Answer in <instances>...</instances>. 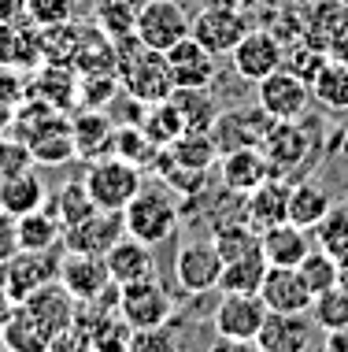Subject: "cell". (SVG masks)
I'll list each match as a JSON object with an SVG mask.
<instances>
[{
  "label": "cell",
  "mask_w": 348,
  "mask_h": 352,
  "mask_svg": "<svg viewBox=\"0 0 348 352\" xmlns=\"http://www.w3.org/2000/svg\"><path fill=\"white\" fill-rule=\"evenodd\" d=\"M26 97L52 104L56 111H67L78 104V71L63 63H41L26 82Z\"/></svg>",
  "instance_id": "603a6c76"
},
{
  "label": "cell",
  "mask_w": 348,
  "mask_h": 352,
  "mask_svg": "<svg viewBox=\"0 0 348 352\" xmlns=\"http://www.w3.org/2000/svg\"><path fill=\"white\" fill-rule=\"evenodd\" d=\"M141 4H145V0H97V8H93V23H97L111 41L130 37V34H137Z\"/></svg>",
  "instance_id": "74e56055"
},
{
  "label": "cell",
  "mask_w": 348,
  "mask_h": 352,
  "mask_svg": "<svg viewBox=\"0 0 348 352\" xmlns=\"http://www.w3.org/2000/svg\"><path fill=\"white\" fill-rule=\"evenodd\" d=\"M193 15L178 0H145L137 15V37L156 52H167L182 37H189Z\"/></svg>",
  "instance_id": "9c48e42d"
},
{
  "label": "cell",
  "mask_w": 348,
  "mask_h": 352,
  "mask_svg": "<svg viewBox=\"0 0 348 352\" xmlns=\"http://www.w3.org/2000/svg\"><path fill=\"white\" fill-rule=\"evenodd\" d=\"M119 311L134 330L163 327V322H171V316H174V300L152 274V278L119 285Z\"/></svg>",
  "instance_id": "52a82bcc"
},
{
  "label": "cell",
  "mask_w": 348,
  "mask_h": 352,
  "mask_svg": "<svg viewBox=\"0 0 348 352\" xmlns=\"http://www.w3.org/2000/svg\"><path fill=\"white\" fill-rule=\"evenodd\" d=\"M82 182H86V189H89V197H93L97 208H104V212H122V208L141 193L145 178H141L137 164H130V160L108 152V156H100V160H89Z\"/></svg>",
  "instance_id": "3957f363"
},
{
  "label": "cell",
  "mask_w": 348,
  "mask_h": 352,
  "mask_svg": "<svg viewBox=\"0 0 348 352\" xmlns=\"http://www.w3.org/2000/svg\"><path fill=\"white\" fill-rule=\"evenodd\" d=\"M171 104L178 108L185 130H200V134H211L215 119H219V104H215L211 89H174Z\"/></svg>",
  "instance_id": "d590c367"
},
{
  "label": "cell",
  "mask_w": 348,
  "mask_h": 352,
  "mask_svg": "<svg viewBox=\"0 0 348 352\" xmlns=\"http://www.w3.org/2000/svg\"><path fill=\"white\" fill-rule=\"evenodd\" d=\"M297 271H300V278L308 282V289H312L315 297H318V293H326V289H334V285L341 282V263H337L326 249H318V245L308 249V256L300 260Z\"/></svg>",
  "instance_id": "b9f144b4"
},
{
  "label": "cell",
  "mask_w": 348,
  "mask_h": 352,
  "mask_svg": "<svg viewBox=\"0 0 348 352\" xmlns=\"http://www.w3.org/2000/svg\"><path fill=\"white\" fill-rule=\"evenodd\" d=\"M167 156H171L178 167H189V170H211L215 164H219L215 138L200 134V130H185L174 145H167Z\"/></svg>",
  "instance_id": "8d00e7d4"
},
{
  "label": "cell",
  "mask_w": 348,
  "mask_h": 352,
  "mask_svg": "<svg viewBox=\"0 0 348 352\" xmlns=\"http://www.w3.org/2000/svg\"><path fill=\"white\" fill-rule=\"evenodd\" d=\"M12 308H15V300H12V293L0 285V327L8 322V316H12Z\"/></svg>",
  "instance_id": "680465c9"
},
{
  "label": "cell",
  "mask_w": 348,
  "mask_h": 352,
  "mask_svg": "<svg viewBox=\"0 0 348 352\" xmlns=\"http://www.w3.org/2000/svg\"><path fill=\"white\" fill-rule=\"evenodd\" d=\"M323 352H348V327H341V330H326Z\"/></svg>",
  "instance_id": "9f6ffc18"
},
{
  "label": "cell",
  "mask_w": 348,
  "mask_h": 352,
  "mask_svg": "<svg viewBox=\"0 0 348 352\" xmlns=\"http://www.w3.org/2000/svg\"><path fill=\"white\" fill-rule=\"evenodd\" d=\"M348 30V8L341 0H315L304 15V37L330 56V45Z\"/></svg>",
  "instance_id": "f546056e"
},
{
  "label": "cell",
  "mask_w": 348,
  "mask_h": 352,
  "mask_svg": "<svg viewBox=\"0 0 348 352\" xmlns=\"http://www.w3.org/2000/svg\"><path fill=\"white\" fill-rule=\"evenodd\" d=\"M211 241H215V249H219L222 263H230L244 252L259 249V230H252L248 219H227V223H219L211 230Z\"/></svg>",
  "instance_id": "60d3db41"
},
{
  "label": "cell",
  "mask_w": 348,
  "mask_h": 352,
  "mask_svg": "<svg viewBox=\"0 0 348 352\" xmlns=\"http://www.w3.org/2000/svg\"><path fill=\"white\" fill-rule=\"evenodd\" d=\"M330 60H337V63H348V30L337 37V41L330 45Z\"/></svg>",
  "instance_id": "6f0895ef"
},
{
  "label": "cell",
  "mask_w": 348,
  "mask_h": 352,
  "mask_svg": "<svg viewBox=\"0 0 348 352\" xmlns=\"http://www.w3.org/2000/svg\"><path fill=\"white\" fill-rule=\"evenodd\" d=\"M326 60H330V56H326L323 49H315V45L308 41V37H300V41L286 45V63H281V67L293 71V74H300V78L312 85V78H315L318 71H323V63H326Z\"/></svg>",
  "instance_id": "7dc6e473"
},
{
  "label": "cell",
  "mask_w": 348,
  "mask_h": 352,
  "mask_svg": "<svg viewBox=\"0 0 348 352\" xmlns=\"http://www.w3.org/2000/svg\"><path fill=\"white\" fill-rule=\"evenodd\" d=\"M111 152L122 160H130V164H156V145L145 138V130L137 126V122H130V126H115V141H111Z\"/></svg>",
  "instance_id": "bcb514c9"
},
{
  "label": "cell",
  "mask_w": 348,
  "mask_h": 352,
  "mask_svg": "<svg viewBox=\"0 0 348 352\" xmlns=\"http://www.w3.org/2000/svg\"><path fill=\"white\" fill-rule=\"evenodd\" d=\"M108 263V274L115 285H126V282H141V278H152L156 274V256H152V245L137 241V237L122 234L115 245L108 249L104 256Z\"/></svg>",
  "instance_id": "cb8c5ba5"
},
{
  "label": "cell",
  "mask_w": 348,
  "mask_h": 352,
  "mask_svg": "<svg viewBox=\"0 0 348 352\" xmlns=\"http://www.w3.org/2000/svg\"><path fill=\"white\" fill-rule=\"evenodd\" d=\"M345 134H348V130H345Z\"/></svg>",
  "instance_id": "be15d7a7"
},
{
  "label": "cell",
  "mask_w": 348,
  "mask_h": 352,
  "mask_svg": "<svg viewBox=\"0 0 348 352\" xmlns=\"http://www.w3.org/2000/svg\"><path fill=\"white\" fill-rule=\"evenodd\" d=\"M126 234V223H122V212H104L97 208L89 219L74 223L63 230L60 245L63 252H86V256H108V249Z\"/></svg>",
  "instance_id": "9a60e30c"
},
{
  "label": "cell",
  "mask_w": 348,
  "mask_h": 352,
  "mask_svg": "<svg viewBox=\"0 0 348 352\" xmlns=\"http://www.w3.org/2000/svg\"><path fill=\"white\" fill-rule=\"evenodd\" d=\"M78 41H82V23H78V19L60 23V26H45V30H41L45 63H63V67H71L74 52H78Z\"/></svg>",
  "instance_id": "7bdbcfd3"
},
{
  "label": "cell",
  "mask_w": 348,
  "mask_h": 352,
  "mask_svg": "<svg viewBox=\"0 0 348 352\" xmlns=\"http://www.w3.org/2000/svg\"><path fill=\"white\" fill-rule=\"evenodd\" d=\"M19 304H26V308L37 316V322H41V327L49 330L52 338L60 334V330L74 327V311H78V300H74L67 289H63L60 278L49 282V285H41L37 293H30V297L19 300Z\"/></svg>",
  "instance_id": "d4e9b609"
},
{
  "label": "cell",
  "mask_w": 348,
  "mask_h": 352,
  "mask_svg": "<svg viewBox=\"0 0 348 352\" xmlns=\"http://www.w3.org/2000/svg\"><path fill=\"white\" fill-rule=\"evenodd\" d=\"M341 4H345V8H348V0H341Z\"/></svg>",
  "instance_id": "6125c7cd"
},
{
  "label": "cell",
  "mask_w": 348,
  "mask_h": 352,
  "mask_svg": "<svg viewBox=\"0 0 348 352\" xmlns=\"http://www.w3.org/2000/svg\"><path fill=\"white\" fill-rule=\"evenodd\" d=\"M115 74L126 97L141 104H159L174 93V78L167 67V52H156L137 34L115 41Z\"/></svg>",
  "instance_id": "6da1fadb"
},
{
  "label": "cell",
  "mask_w": 348,
  "mask_h": 352,
  "mask_svg": "<svg viewBox=\"0 0 348 352\" xmlns=\"http://www.w3.org/2000/svg\"><path fill=\"white\" fill-rule=\"evenodd\" d=\"M312 100L330 116H348V63H323V71L312 78Z\"/></svg>",
  "instance_id": "d6a6232c"
},
{
  "label": "cell",
  "mask_w": 348,
  "mask_h": 352,
  "mask_svg": "<svg viewBox=\"0 0 348 352\" xmlns=\"http://www.w3.org/2000/svg\"><path fill=\"white\" fill-rule=\"evenodd\" d=\"M60 285L78 304H86V300H111V304H119V285L111 282L104 256L63 252L60 256Z\"/></svg>",
  "instance_id": "277c9868"
},
{
  "label": "cell",
  "mask_w": 348,
  "mask_h": 352,
  "mask_svg": "<svg viewBox=\"0 0 348 352\" xmlns=\"http://www.w3.org/2000/svg\"><path fill=\"white\" fill-rule=\"evenodd\" d=\"M141 130H145V138L152 141L156 148H167V145H174V141L185 134V122H182V116H178V108L171 104V97H167V100L148 104L145 108Z\"/></svg>",
  "instance_id": "f35d334b"
},
{
  "label": "cell",
  "mask_w": 348,
  "mask_h": 352,
  "mask_svg": "<svg viewBox=\"0 0 348 352\" xmlns=\"http://www.w3.org/2000/svg\"><path fill=\"white\" fill-rule=\"evenodd\" d=\"M230 60H233L237 78L256 85V82H263L267 74H275L281 63H286V45H281V37L275 30L252 26V30L237 41V49L230 52Z\"/></svg>",
  "instance_id": "ba28073f"
},
{
  "label": "cell",
  "mask_w": 348,
  "mask_h": 352,
  "mask_svg": "<svg viewBox=\"0 0 348 352\" xmlns=\"http://www.w3.org/2000/svg\"><path fill=\"white\" fill-rule=\"evenodd\" d=\"M330 208H334V201L326 193V186L312 182V178L308 182H293V189H289V223L308 234L330 215Z\"/></svg>",
  "instance_id": "1f68e13d"
},
{
  "label": "cell",
  "mask_w": 348,
  "mask_h": 352,
  "mask_svg": "<svg viewBox=\"0 0 348 352\" xmlns=\"http://www.w3.org/2000/svg\"><path fill=\"white\" fill-rule=\"evenodd\" d=\"M267 271H270V263H267V256H263V249H252V252L237 256V260L222 263L219 289L222 293H259Z\"/></svg>",
  "instance_id": "836d02e7"
},
{
  "label": "cell",
  "mask_w": 348,
  "mask_h": 352,
  "mask_svg": "<svg viewBox=\"0 0 348 352\" xmlns=\"http://www.w3.org/2000/svg\"><path fill=\"white\" fill-rule=\"evenodd\" d=\"M211 4H227V8H237V12H252L259 0H211Z\"/></svg>",
  "instance_id": "91938a15"
},
{
  "label": "cell",
  "mask_w": 348,
  "mask_h": 352,
  "mask_svg": "<svg viewBox=\"0 0 348 352\" xmlns=\"http://www.w3.org/2000/svg\"><path fill=\"white\" fill-rule=\"evenodd\" d=\"M337 285H345V289H348V260H341V282H337Z\"/></svg>",
  "instance_id": "94428289"
},
{
  "label": "cell",
  "mask_w": 348,
  "mask_h": 352,
  "mask_svg": "<svg viewBox=\"0 0 348 352\" xmlns=\"http://www.w3.org/2000/svg\"><path fill=\"white\" fill-rule=\"evenodd\" d=\"M174 278L185 293H208L219 289L222 278V256L211 237H193L174 256Z\"/></svg>",
  "instance_id": "4fadbf2b"
},
{
  "label": "cell",
  "mask_w": 348,
  "mask_h": 352,
  "mask_svg": "<svg viewBox=\"0 0 348 352\" xmlns=\"http://www.w3.org/2000/svg\"><path fill=\"white\" fill-rule=\"evenodd\" d=\"M45 208H49L56 219H60L63 230L97 212V204H93V197H89V189H86V182H82V178H78V182L60 186V189H56V197H52V204H45Z\"/></svg>",
  "instance_id": "ab89813d"
},
{
  "label": "cell",
  "mask_w": 348,
  "mask_h": 352,
  "mask_svg": "<svg viewBox=\"0 0 348 352\" xmlns=\"http://www.w3.org/2000/svg\"><path fill=\"white\" fill-rule=\"evenodd\" d=\"M26 19V0H0V26Z\"/></svg>",
  "instance_id": "11a10c76"
},
{
  "label": "cell",
  "mask_w": 348,
  "mask_h": 352,
  "mask_svg": "<svg viewBox=\"0 0 348 352\" xmlns=\"http://www.w3.org/2000/svg\"><path fill=\"white\" fill-rule=\"evenodd\" d=\"M23 145L30 148L34 164H45V167H60V164H67V160L78 156V148H74V134H71V119L63 116V111L45 116L30 134L23 138Z\"/></svg>",
  "instance_id": "e0dca14e"
},
{
  "label": "cell",
  "mask_w": 348,
  "mask_h": 352,
  "mask_svg": "<svg viewBox=\"0 0 348 352\" xmlns=\"http://www.w3.org/2000/svg\"><path fill=\"white\" fill-rule=\"evenodd\" d=\"M45 208V186L34 175V167L23 170H0V212L8 215H26Z\"/></svg>",
  "instance_id": "484cf974"
},
{
  "label": "cell",
  "mask_w": 348,
  "mask_h": 352,
  "mask_svg": "<svg viewBox=\"0 0 348 352\" xmlns=\"http://www.w3.org/2000/svg\"><path fill=\"white\" fill-rule=\"evenodd\" d=\"M15 252H19V223H15V215L0 212V263L12 260Z\"/></svg>",
  "instance_id": "f5cc1de1"
},
{
  "label": "cell",
  "mask_w": 348,
  "mask_h": 352,
  "mask_svg": "<svg viewBox=\"0 0 348 352\" xmlns=\"http://www.w3.org/2000/svg\"><path fill=\"white\" fill-rule=\"evenodd\" d=\"M312 148H315V141L300 126V119L270 122L267 138H263V152L270 160L275 178H289V182H293V175H300V170L312 164Z\"/></svg>",
  "instance_id": "5b68a950"
},
{
  "label": "cell",
  "mask_w": 348,
  "mask_h": 352,
  "mask_svg": "<svg viewBox=\"0 0 348 352\" xmlns=\"http://www.w3.org/2000/svg\"><path fill=\"white\" fill-rule=\"evenodd\" d=\"M126 352H178V330L174 327H145L130 334Z\"/></svg>",
  "instance_id": "f907efd6"
},
{
  "label": "cell",
  "mask_w": 348,
  "mask_h": 352,
  "mask_svg": "<svg viewBox=\"0 0 348 352\" xmlns=\"http://www.w3.org/2000/svg\"><path fill=\"white\" fill-rule=\"evenodd\" d=\"M208 352H263L256 341H237V338H215Z\"/></svg>",
  "instance_id": "db71d44e"
},
{
  "label": "cell",
  "mask_w": 348,
  "mask_h": 352,
  "mask_svg": "<svg viewBox=\"0 0 348 352\" xmlns=\"http://www.w3.org/2000/svg\"><path fill=\"white\" fill-rule=\"evenodd\" d=\"M270 122H275V119H270L259 104L219 111V119H215V126H211V138H215L219 156H222V152H233V148H252V145L263 148V138H267Z\"/></svg>",
  "instance_id": "5bb4252c"
},
{
  "label": "cell",
  "mask_w": 348,
  "mask_h": 352,
  "mask_svg": "<svg viewBox=\"0 0 348 352\" xmlns=\"http://www.w3.org/2000/svg\"><path fill=\"white\" fill-rule=\"evenodd\" d=\"M15 223H19V249H26V252H49L63 237L60 219H56L49 208L26 212V215H19Z\"/></svg>",
  "instance_id": "e575fe53"
},
{
  "label": "cell",
  "mask_w": 348,
  "mask_h": 352,
  "mask_svg": "<svg viewBox=\"0 0 348 352\" xmlns=\"http://www.w3.org/2000/svg\"><path fill=\"white\" fill-rule=\"evenodd\" d=\"M312 234H315L318 249H326L337 263L348 260V208L345 204H334L330 215H326Z\"/></svg>",
  "instance_id": "ee69618b"
},
{
  "label": "cell",
  "mask_w": 348,
  "mask_h": 352,
  "mask_svg": "<svg viewBox=\"0 0 348 352\" xmlns=\"http://www.w3.org/2000/svg\"><path fill=\"white\" fill-rule=\"evenodd\" d=\"M312 341H315L312 311L308 316H278V311H270L256 345L263 352H312Z\"/></svg>",
  "instance_id": "44dd1931"
},
{
  "label": "cell",
  "mask_w": 348,
  "mask_h": 352,
  "mask_svg": "<svg viewBox=\"0 0 348 352\" xmlns=\"http://www.w3.org/2000/svg\"><path fill=\"white\" fill-rule=\"evenodd\" d=\"M178 219H182V212H178L174 189L167 186H141V193L122 208L126 234L145 245H163L178 230Z\"/></svg>",
  "instance_id": "7a4b0ae2"
},
{
  "label": "cell",
  "mask_w": 348,
  "mask_h": 352,
  "mask_svg": "<svg viewBox=\"0 0 348 352\" xmlns=\"http://www.w3.org/2000/svg\"><path fill=\"white\" fill-rule=\"evenodd\" d=\"M71 67L78 74H115V41L97 23H82V41Z\"/></svg>",
  "instance_id": "4dcf8cb0"
},
{
  "label": "cell",
  "mask_w": 348,
  "mask_h": 352,
  "mask_svg": "<svg viewBox=\"0 0 348 352\" xmlns=\"http://www.w3.org/2000/svg\"><path fill=\"white\" fill-rule=\"evenodd\" d=\"M122 93L119 74H78V104L82 108H108Z\"/></svg>",
  "instance_id": "c3c4849f"
},
{
  "label": "cell",
  "mask_w": 348,
  "mask_h": 352,
  "mask_svg": "<svg viewBox=\"0 0 348 352\" xmlns=\"http://www.w3.org/2000/svg\"><path fill=\"white\" fill-rule=\"evenodd\" d=\"M248 30H252L248 12H237V8H227V4H211V0L193 15V26H189V34L211 56H230Z\"/></svg>",
  "instance_id": "8992f818"
},
{
  "label": "cell",
  "mask_w": 348,
  "mask_h": 352,
  "mask_svg": "<svg viewBox=\"0 0 348 352\" xmlns=\"http://www.w3.org/2000/svg\"><path fill=\"white\" fill-rule=\"evenodd\" d=\"M267 178H275L270 170V160L259 145L252 148H233V152H222L219 156V182L237 197H248L252 189H259Z\"/></svg>",
  "instance_id": "ffe728a7"
},
{
  "label": "cell",
  "mask_w": 348,
  "mask_h": 352,
  "mask_svg": "<svg viewBox=\"0 0 348 352\" xmlns=\"http://www.w3.org/2000/svg\"><path fill=\"white\" fill-rule=\"evenodd\" d=\"M259 297L267 311H278V316H308L315 304V293L308 289L297 267H270L259 285Z\"/></svg>",
  "instance_id": "d6986e66"
},
{
  "label": "cell",
  "mask_w": 348,
  "mask_h": 352,
  "mask_svg": "<svg viewBox=\"0 0 348 352\" xmlns=\"http://www.w3.org/2000/svg\"><path fill=\"white\" fill-rule=\"evenodd\" d=\"M49 352H97V349H93V341H89L86 330L67 327V330H60V334L49 341Z\"/></svg>",
  "instance_id": "816d5d0a"
},
{
  "label": "cell",
  "mask_w": 348,
  "mask_h": 352,
  "mask_svg": "<svg viewBox=\"0 0 348 352\" xmlns=\"http://www.w3.org/2000/svg\"><path fill=\"white\" fill-rule=\"evenodd\" d=\"M45 63V49H41V30L30 19H19V23H4L0 26V67L4 71H19L30 74Z\"/></svg>",
  "instance_id": "ac0fdd59"
},
{
  "label": "cell",
  "mask_w": 348,
  "mask_h": 352,
  "mask_svg": "<svg viewBox=\"0 0 348 352\" xmlns=\"http://www.w3.org/2000/svg\"><path fill=\"white\" fill-rule=\"evenodd\" d=\"M267 316L270 311H267L259 293H222V300L211 311V322H215V334L219 338L256 341Z\"/></svg>",
  "instance_id": "7c38bea8"
},
{
  "label": "cell",
  "mask_w": 348,
  "mask_h": 352,
  "mask_svg": "<svg viewBox=\"0 0 348 352\" xmlns=\"http://www.w3.org/2000/svg\"><path fill=\"white\" fill-rule=\"evenodd\" d=\"M259 249L270 267H300V260L312 249V237H308V230H300V226H293L286 219V223L259 234Z\"/></svg>",
  "instance_id": "83f0119b"
},
{
  "label": "cell",
  "mask_w": 348,
  "mask_h": 352,
  "mask_svg": "<svg viewBox=\"0 0 348 352\" xmlns=\"http://www.w3.org/2000/svg\"><path fill=\"white\" fill-rule=\"evenodd\" d=\"M256 104L275 122H281V119H304L308 104H312V85L300 78V74L278 67L275 74H267L263 82H256Z\"/></svg>",
  "instance_id": "8fae6325"
},
{
  "label": "cell",
  "mask_w": 348,
  "mask_h": 352,
  "mask_svg": "<svg viewBox=\"0 0 348 352\" xmlns=\"http://www.w3.org/2000/svg\"><path fill=\"white\" fill-rule=\"evenodd\" d=\"M71 134H74V148H78L82 160H100L111 152L115 122L104 116V108H82L71 119Z\"/></svg>",
  "instance_id": "4316f807"
},
{
  "label": "cell",
  "mask_w": 348,
  "mask_h": 352,
  "mask_svg": "<svg viewBox=\"0 0 348 352\" xmlns=\"http://www.w3.org/2000/svg\"><path fill=\"white\" fill-rule=\"evenodd\" d=\"M312 319H315V327L323 330H341L348 327V289L345 285H334V289H326V293H318L315 304H312Z\"/></svg>",
  "instance_id": "f6af8a7d"
},
{
  "label": "cell",
  "mask_w": 348,
  "mask_h": 352,
  "mask_svg": "<svg viewBox=\"0 0 348 352\" xmlns=\"http://www.w3.org/2000/svg\"><path fill=\"white\" fill-rule=\"evenodd\" d=\"M60 278V256L49 252H26L19 249L12 260L0 263V285L12 293V300H26L30 293H37L41 285H49Z\"/></svg>",
  "instance_id": "30bf717a"
},
{
  "label": "cell",
  "mask_w": 348,
  "mask_h": 352,
  "mask_svg": "<svg viewBox=\"0 0 348 352\" xmlns=\"http://www.w3.org/2000/svg\"><path fill=\"white\" fill-rule=\"evenodd\" d=\"M215 60L219 56H211L193 34L182 37L178 45H171L167 49V67H171L174 89H211L215 74H219L215 71Z\"/></svg>",
  "instance_id": "2e32d148"
},
{
  "label": "cell",
  "mask_w": 348,
  "mask_h": 352,
  "mask_svg": "<svg viewBox=\"0 0 348 352\" xmlns=\"http://www.w3.org/2000/svg\"><path fill=\"white\" fill-rule=\"evenodd\" d=\"M289 189L293 182L289 178H267L259 189H252L244 197V219H248L252 230H270V226L286 223L289 219Z\"/></svg>",
  "instance_id": "7402d4cb"
},
{
  "label": "cell",
  "mask_w": 348,
  "mask_h": 352,
  "mask_svg": "<svg viewBox=\"0 0 348 352\" xmlns=\"http://www.w3.org/2000/svg\"><path fill=\"white\" fill-rule=\"evenodd\" d=\"M0 341H4V352H49L52 334L37 322L26 304H15L8 322L0 327Z\"/></svg>",
  "instance_id": "f1b7e54d"
},
{
  "label": "cell",
  "mask_w": 348,
  "mask_h": 352,
  "mask_svg": "<svg viewBox=\"0 0 348 352\" xmlns=\"http://www.w3.org/2000/svg\"><path fill=\"white\" fill-rule=\"evenodd\" d=\"M26 19L45 30V26H60L74 19V0H26Z\"/></svg>",
  "instance_id": "681fc988"
}]
</instances>
